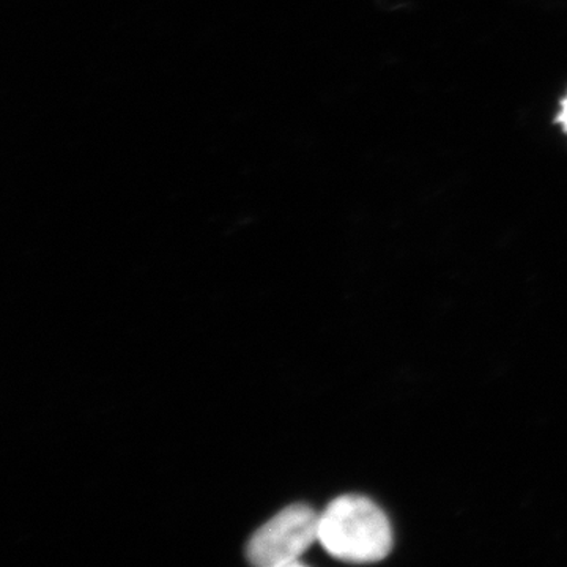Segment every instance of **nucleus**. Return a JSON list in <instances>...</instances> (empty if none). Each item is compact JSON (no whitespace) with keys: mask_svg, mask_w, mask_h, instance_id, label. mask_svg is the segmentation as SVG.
Instances as JSON below:
<instances>
[{"mask_svg":"<svg viewBox=\"0 0 567 567\" xmlns=\"http://www.w3.org/2000/svg\"><path fill=\"white\" fill-rule=\"evenodd\" d=\"M319 544L339 561L368 565L390 555L393 528L372 499L342 495L320 514Z\"/></svg>","mask_w":567,"mask_h":567,"instance_id":"1","label":"nucleus"},{"mask_svg":"<svg viewBox=\"0 0 567 567\" xmlns=\"http://www.w3.org/2000/svg\"><path fill=\"white\" fill-rule=\"evenodd\" d=\"M319 520L320 514L312 507L300 503L287 506L254 533L246 557L260 567L301 566V555L319 543Z\"/></svg>","mask_w":567,"mask_h":567,"instance_id":"2","label":"nucleus"},{"mask_svg":"<svg viewBox=\"0 0 567 567\" xmlns=\"http://www.w3.org/2000/svg\"><path fill=\"white\" fill-rule=\"evenodd\" d=\"M557 122L563 126V128H565V132L567 133V95L561 102V107H559Z\"/></svg>","mask_w":567,"mask_h":567,"instance_id":"3","label":"nucleus"}]
</instances>
